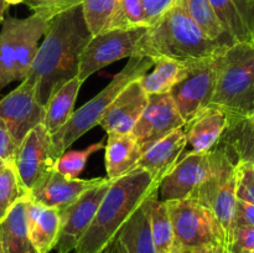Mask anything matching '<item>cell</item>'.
Here are the masks:
<instances>
[{"mask_svg":"<svg viewBox=\"0 0 254 253\" xmlns=\"http://www.w3.org/2000/svg\"><path fill=\"white\" fill-rule=\"evenodd\" d=\"M91 39L81 5L50 20L25 78L32 84L37 102L44 108L62 84L77 77L81 55Z\"/></svg>","mask_w":254,"mask_h":253,"instance_id":"obj_1","label":"cell"},{"mask_svg":"<svg viewBox=\"0 0 254 253\" xmlns=\"http://www.w3.org/2000/svg\"><path fill=\"white\" fill-rule=\"evenodd\" d=\"M160 183L148 171L135 168L111 183L93 221L79 240L74 253H102L117 237L131 213L159 191Z\"/></svg>","mask_w":254,"mask_h":253,"instance_id":"obj_2","label":"cell"},{"mask_svg":"<svg viewBox=\"0 0 254 253\" xmlns=\"http://www.w3.org/2000/svg\"><path fill=\"white\" fill-rule=\"evenodd\" d=\"M227 46L230 45L211 40L189 16L183 0H175L170 9L146 29L138 44L136 56L189 62L220 54Z\"/></svg>","mask_w":254,"mask_h":253,"instance_id":"obj_3","label":"cell"},{"mask_svg":"<svg viewBox=\"0 0 254 253\" xmlns=\"http://www.w3.org/2000/svg\"><path fill=\"white\" fill-rule=\"evenodd\" d=\"M210 106L226 111L231 119L248 118L254 113V44L236 42L218 55Z\"/></svg>","mask_w":254,"mask_h":253,"instance_id":"obj_4","label":"cell"},{"mask_svg":"<svg viewBox=\"0 0 254 253\" xmlns=\"http://www.w3.org/2000/svg\"><path fill=\"white\" fill-rule=\"evenodd\" d=\"M153 67V60L145 56H131L126 66L113 76L112 81L91 101L72 113L71 118L60 130L52 134V154L59 159L84 133L98 126L112 102L130 82L143 77Z\"/></svg>","mask_w":254,"mask_h":253,"instance_id":"obj_5","label":"cell"},{"mask_svg":"<svg viewBox=\"0 0 254 253\" xmlns=\"http://www.w3.org/2000/svg\"><path fill=\"white\" fill-rule=\"evenodd\" d=\"M47 26L49 20L37 14L4 19L0 31V91L26 78Z\"/></svg>","mask_w":254,"mask_h":253,"instance_id":"obj_6","label":"cell"},{"mask_svg":"<svg viewBox=\"0 0 254 253\" xmlns=\"http://www.w3.org/2000/svg\"><path fill=\"white\" fill-rule=\"evenodd\" d=\"M220 160L212 175L197 189L191 198L211 210L217 220L223 236V245L231 251L235 231V215L237 205V174L236 161L221 146Z\"/></svg>","mask_w":254,"mask_h":253,"instance_id":"obj_7","label":"cell"},{"mask_svg":"<svg viewBox=\"0 0 254 253\" xmlns=\"http://www.w3.org/2000/svg\"><path fill=\"white\" fill-rule=\"evenodd\" d=\"M165 203L173 223V253H183L211 243L223 245V236L217 220L202 203L191 197L166 201Z\"/></svg>","mask_w":254,"mask_h":253,"instance_id":"obj_8","label":"cell"},{"mask_svg":"<svg viewBox=\"0 0 254 253\" xmlns=\"http://www.w3.org/2000/svg\"><path fill=\"white\" fill-rule=\"evenodd\" d=\"M220 54L189 61L188 69L183 78L169 92L185 124L192 121L211 104L215 92Z\"/></svg>","mask_w":254,"mask_h":253,"instance_id":"obj_9","label":"cell"},{"mask_svg":"<svg viewBox=\"0 0 254 253\" xmlns=\"http://www.w3.org/2000/svg\"><path fill=\"white\" fill-rule=\"evenodd\" d=\"M148 27L130 30H109L92 36L81 55L78 66V79L86 81L88 77L108 64L127 57L136 56L138 44Z\"/></svg>","mask_w":254,"mask_h":253,"instance_id":"obj_10","label":"cell"},{"mask_svg":"<svg viewBox=\"0 0 254 253\" xmlns=\"http://www.w3.org/2000/svg\"><path fill=\"white\" fill-rule=\"evenodd\" d=\"M221 153V148L203 153H186L161 180L159 185L160 200L166 202L191 197L212 175Z\"/></svg>","mask_w":254,"mask_h":253,"instance_id":"obj_11","label":"cell"},{"mask_svg":"<svg viewBox=\"0 0 254 253\" xmlns=\"http://www.w3.org/2000/svg\"><path fill=\"white\" fill-rule=\"evenodd\" d=\"M55 164L51 134L39 124L22 139L15 154V169L27 195L55 170Z\"/></svg>","mask_w":254,"mask_h":253,"instance_id":"obj_12","label":"cell"},{"mask_svg":"<svg viewBox=\"0 0 254 253\" xmlns=\"http://www.w3.org/2000/svg\"><path fill=\"white\" fill-rule=\"evenodd\" d=\"M112 181L108 178L99 185L84 191L74 202L60 208L61 227L55 250L59 253H71L93 221L94 215L108 191Z\"/></svg>","mask_w":254,"mask_h":253,"instance_id":"obj_13","label":"cell"},{"mask_svg":"<svg viewBox=\"0 0 254 253\" xmlns=\"http://www.w3.org/2000/svg\"><path fill=\"white\" fill-rule=\"evenodd\" d=\"M44 116L45 108L37 102L34 87L26 79L0 99V123L17 146L31 129L42 124Z\"/></svg>","mask_w":254,"mask_h":253,"instance_id":"obj_14","label":"cell"},{"mask_svg":"<svg viewBox=\"0 0 254 253\" xmlns=\"http://www.w3.org/2000/svg\"><path fill=\"white\" fill-rule=\"evenodd\" d=\"M148 96V104L131 130V135L138 141L141 151L154 141L185 126L170 94Z\"/></svg>","mask_w":254,"mask_h":253,"instance_id":"obj_15","label":"cell"},{"mask_svg":"<svg viewBox=\"0 0 254 253\" xmlns=\"http://www.w3.org/2000/svg\"><path fill=\"white\" fill-rule=\"evenodd\" d=\"M139 79L130 82L117 96L99 121L98 126H102L106 133H131L145 109L149 98Z\"/></svg>","mask_w":254,"mask_h":253,"instance_id":"obj_16","label":"cell"},{"mask_svg":"<svg viewBox=\"0 0 254 253\" xmlns=\"http://www.w3.org/2000/svg\"><path fill=\"white\" fill-rule=\"evenodd\" d=\"M106 179H67L59 171L54 170L30 191L27 198L49 207H66L69 203L74 202L84 191L99 185Z\"/></svg>","mask_w":254,"mask_h":253,"instance_id":"obj_17","label":"cell"},{"mask_svg":"<svg viewBox=\"0 0 254 253\" xmlns=\"http://www.w3.org/2000/svg\"><path fill=\"white\" fill-rule=\"evenodd\" d=\"M188 145L185 129L179 128L164 138L154 141L141 151L136 168L148 171L156 181L161 183L164 176L176 165Z\"/></svg>","mask_w":254,"mask_h":253,"instance_id":"obj_18","label":"cell"},{"mask_svg":"<svg viewBox=\"0 0 254 253\" xmlns=\"http://www.w3.org/2000/svg\"><path fill=\"white\" fill-rule=\"evenodd\" d=\"M230 126V116L226 111L208 106L205 111L184 126L188 144L193 153L210 151L217 145Z\"/></svg>","mask_w":254,"mask_h":253,"instance_id":"obj_19","label":"cell"},{"mask_svg":"<svg viewBox=\"0 0 254 253\" xmlns=\"http://www.w3.org/2000/svg\"><path fill=\"white\" fill-rule=\"evenodd\" d=\"M232 44H254V0H210Z\"/></svg>","mask_w":254,"mask_h":253,"instance_id":"obj_20","label":"cell"},{"mask_svg":"<svg viewBox=\"0 0 254 253\" xmlns=\"http://www.w3.org/2000/svg\"><path fill=\"white\" fill-rule=\"evenodd\" d=\"M29 236L39 253H50L56 247L61 227L60 208L49 207L26 198Z\"/></svg>","mask_w":254,"mask_h":253,"instance_id":"obj_21","label":"cell"},{"mask_svg":"<svg viewBox=\"0 0 254 253\" xmlns=\"http://www.w3.org/2000/svg\"><path fill=\"white\" fill-rule=\"evenodd\" d=\"M104 150L107 178L111 181L134 170L141 155L140 146L131 133H107Z\"/></svg>","mask_w":254,"mask_h":253,"instance_id":"obj_22","label":"cell"},{"mask_svg":"<svg viewBox=\"0 0 254 253\" xmlns=\"http://www.w3.org/2000/svg\"><path fill=\"white\" fill-rule=\"evenodd\" d=\"M26 198L19 201L0 222L2 253H39L29 236Z\"/></svg>","mask_w":254,"mask_h":253,"instance_id":"obj_23","label":"cell"},{"mask_svg":"<svg viewBox=\"0 0 254 253\" xmlns=\"http://www.w3.org/2000/svg\"><path fill=\"white\" fill-rule=\"evenodd\" d=\"M82 83L83 82L79 81L78 77L69 79L52 94L45 106L42 126L51 135L60 130L71 118Z\"/></svg>","mask_w":254,"mask_h":253,"instance_id":"obj_24","label":"cell"},{"mask_svg":"<svg viewBox=\"0 0 254 253\" xmlns=\"http://www.w3.org/2000/svg\"><path fill=\"white\" fill-rule=\"evenodd\" d=\"M189 62L158 57L153 59V69L140 77L141 87L146 94L169 93L174 86L183 78Z\"/></svg>","mask_w":254,"mask_h":253,"instance_id":"obj_25","label":"cell"},{"mask_svg":"<svg viewBox=\"0 0 254 253\" xmlns=\"http://www.w3.org/2000/svg\"><path fill=\"white\" fill-rule=\"evenodd\" d=\"M141 206L146 211L150 222L151 236L156 253H173L174 231L168 207L159 198V191L151 193Z\"/></svg>","mask_w":254,"mask_h":253,"instance_id":"obj_26","label":"cell"},{"mask_svg":"<svg viewBox=\"0 0 254 253\" xmlns=\"http://www.w3.org/2000/svg\"><path fill=\"white\" fill-rule=\"evenodd\" d=\"M117 236L128 253H156L148 213L143 206L131 213Z\"/></svg>","mask_w":254,"mask_h":253,"instance_id":"obj_27","label":"cell"},{"mask_svg":"<svg viewBox=\"0 0 254 253\" xmlns=\"http://www.w3.org/2000/svg\"><path fill=\"white\" fill-rule=\"evenodd\" d=\"M221 141L233 160L254 164V126L247 118H230V126Z\"/></svg>","mask_w":254,"mask_h":253,"instance_id":"obj_28","label":"cell"},{"mask_svg":"<svg viewBox=\"0 0 254 253\" xmlns=\"http://www.w3.org/2000/svg\"><path fill=\"white\" fill-rule=\"evenodd\" d=\"M183 2L189 16L211 40L223 45H232L210 0H183Z\"/></svg>","mask_w":254,"mask_h":253,"instance_id":"obj_29","label":"cell"},{"mask_svg":"<svg viewBox=\"0 0 254 253\" xmlns=\"http://www.w3.org/2000/svg\"><path fill=\"white\" fill-rule=\"evenodd\" d=\"M26 197L27 192L20 181L14 163L0 169V222L19 201Z\"/></svg>","mask_w":254,"mask_h":253,"instance_id":"obj_30","label":"cell"},{"mask_svg":"<svg viewBox=\"0 0 254 253\" xmlns=\"http://www.w3.org/2000/svg\"><path fill=\"white\" fill-rule=\"evenodd\" d=\"M117 4L118 0H82L83 19L92 36L107 31Z\"/></svg>","mask_w":254,"mask_h":253,"instance_id":"obj_31","label":"cell"},{"mask_svg":"<svg viewBox=\"0 0 254 253\" xmlns=\"http://www.w3.org/2000/svg\"><path fill=\"white\" fill-rule=\"evenodd\" d=\"M138 27H148L143 0H118L107 31L130 30Z\"/></svg>","mask_w":254,"mask_h":253,"instance_id":"obj_32","label":"cell"},{"mask_svg":"<svg viewBox=\"0 0 254 253\" xmlns=\"http://www.w3.org/2000/svg\"><path fill=\"white\" fill-rule=\"evenodd\" d=\"M107 136L98 143L87 146L83 150H66L55 164V170L59 171L67 179H79L82 171L86 168L87 160L93 153L104 149Z\"/></svg>","mask_w":254,"mask_h":253,"instance_id":"obj_33","label":"cell"},{"mask_svg":"<svg viewBox=\"0 0 254 253\" xmlns=\"http://www.w3.org/2000/svg\"><path fill=\"white\" fill-rule=\"evenodd\" d=\"M82 0H25L32 14H37L46 20L54 19L61 12L81 5Z\"/></svg>","mask_w":254,"mask_h":253,"instance_id":"obj_34","label":"cell"},{"mask_svg":"<svg viewBox=\"0 0 254 253\" xmlns=\"http://www.w3.org/2000/svg\"><path fill=\"white\" fill-rule=\"evenodd\" d=\"M237 174V198L254 205V164L247 161H236Z\"/></svg>","mask_w":254,"mask_h":253,"instance_id":"obj_35","label":"cell"},{"mask_svg":"<svg viewBox=\"0 0 254 253\" xmlns=\"http://www.w3.org/2000/svg\"><path fill=\"white\" fill-rule=\"evenodd\" d=\"M251 251H254V227L253 226H238L233 231L231 252L247 253Z\"/></svg>","mask_w":254,"mask_h":253,"instance_id":"obj_36","label":"cell"},{"mask_svg":"<svg viewBox=\"0 0 254 253\" xmlns=\"http://www.w3.org/2000/svg\"><path fill=\"white\" fill-rule=\"evenodd\" d=\"M17 144L9 134L4 126L0 123V169L10 163H14Z\"/></svg>","mask_w":254,"mask_h":253,"instance_id":"obj_37","label":"cell"},{"mask_svg":"<svg viewBox=\"0 0 254 253\" xmlns=\"http://www.w3.org/2000/svg\"><path fill=\"white\" fill-rule=\"evenodd\" d=\"M175 0H143L148 27L158 21L171 7Z\"/></svg>","mask_w":254,"mask_h":253,"instance_id":"obj_38","label":"cell"},{"mask_svg":"<svg viewBox=\"0 0 254 253\" xmlns=\"http://www.w3.org/2000/svg\"><path fill=\"white\" fill-rule=\"evenodd\" d=\"M238 226H253L254 227V205L240 198H237V205H236L235 228Z\"/></svg>","mask_w":254,"mask_h":253,"instance_id":"obj_39","label":"cell"},{"mask_svg":"<svg viewBox=\"0 0 254 253\" xmlns=\"http://www.w3.org/2000/svg\"><path fill=\"white\" fill-rule=\"evenodd\" d=\"M183 253H232V252L228 251L222 243H211V245L200 246V247L185 251V252Z\"/></svg>","mask_w":254,"mask_h":253,"instance_id":"obj_40","label":"cell"},{"mask_svg":"<svg viewBox=\"0 0 254 253\" xmlns=\"http://www.w3.org/2000/svg\"><path fill=\"white\" fill-rule=\"evenodd\" d=\"M102 253H128V251L124 247V245L122 243V241L119 240L118 236H117V237L104 248Z\"/></svg>","mask_w":254,"mask_h":253,"instance_id":"obj_41","label":"cell"},{"mask_svg":"<svg viewBox=\"0 0 254 253\" xmlns=\"http://www.w3.org/2000/svg\"><path fill=\"white\" fill-rule=\"evenodd\" d=\"M7 7H9V5H7L6 2L2 1V0H0V22L4 21V16H5V12H6Z\"/></svg>","mask_w":254,"mask_h":253,"instance_id":"obj_42","label":"cell"},{"mask_svg":"<svg viewBox=\"0 0 254 253\" xmlns=\"http://www.w3.org/2000/svg\"><path fill=\"white\" fill-rule=\"evenodd\" d=\"M4 2H6L7 5H17V4H21V2H25V0H2Z\"/></svg>","mask_w":254,"mask_h":253,"instance_id":"obj_43","label":"cell"},{"mask_svg":"<svg viewBox=\"0 0 254 253\" xmlns=\"http://www.w3.org/2000/svg\"><path fill=\"white\" fill-rule=\"evenodd\" d=\"M248 121H250L251 122V123H252L253 124V126H254V113L252 114V116H250V117H248Z\"/></svg>","mask_w":254,"mask_h":253,"instance_id":"obj_44","label":"cell"},{"mask_svg":"<svg viewBox=\"0 0 254 253\" xmlns=\"http://www.w3.org/2000/svg\"><path fill=\"white\" fill-rule=\"evenodd\" d=\"M0 253H2V242H1V231H0Z\"/></svg>","mask_w":254,"mask_h":253,"instance_id":"obj_45","label":"cell"},{"mask_svg":"<svg viewBox=\"0 0 254 253\" xmlns=\"http://www.w3.org/2000/svg\"><path fill=\"white\" fill-rule=\"evenodd\" d=\"M247 253H254V251H251V252H247Z\"/></svg>","mask_w":254,"mask_h":253,"instance_id":"obj_46","label":"cell"}]
</instances>
